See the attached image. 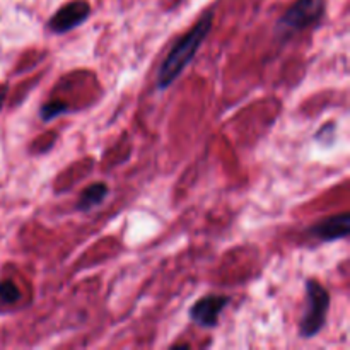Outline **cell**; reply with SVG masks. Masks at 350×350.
<instances>
[{"mask_svg":"<svg viewBox=\"0 0 350 350\" xmlns=\"http://www.w3.org/2000/svg\"><path fill=\"white\" fill-rule=\"evenodd\" d=\"M212 24H214V10H207L197 21V24L173 44L167 57L164 58L163 65L159 67V72H157V89L159 91H166L183 74L185 68L190 65L195 55L198 53L207 34L211 33Z\"/></svg>","mask_w":350,"mask_h":350,"instance_id":"6da1fadb","label":"cell"},{"mask_svg":"<svg viewBox=\"0 0 350 350\" xmlns=\"http://www.w3.org/2000/svg\"><path fill=\"white\" fill-rule=\"evenodd\" d=\"M327 12V0H296L282 14L275 26V34L282 40L317 26Z\"/></svg>","mask_w":350,"mask_h":350,"instance_id":"7a4b0ae2","label":"cell"},{"mask_svg":"<svg viewBox=\"0 0 350 350\" xmlns=\"http://www.w3.org/2000/svg\"><path fill=\"white\" fill-rule=\"evenodd\" d=\"M306 311L299 323V335L303 338H313L323 330L330 310V294L318 280H306Z\"/></svg>","mask_w":350,"mask_h":350,"instance_id":"3957f363","label":"cell"},{"mask_svg":"<svg viewBox=\"0 0 350 350\" xmlns=\"http://www.w3.org/2000/svg\"><path fill=\"white\" fill-rule=\"evenodd\" d=\"M91 16V7L85 0H72L62 5L48 21V29L55 34H64L75 29Z\"/></svg>","mask_w":350,"mask_h":350,"instance_id":"277c9868","label":"cell"},{"mask_svg":"<svg viewBox=\"0 0 350 350\" xmlns=\"http://www.w3.org/2000/svg\"><path fill=\"white\" fill-rule=\"evenodd\" d=\"M229 304V297L226 296H208L198 299L190 308V320L195 321L202 328H215L219 325L222 310Z\"/></svg>","mask_w":350,"mask_h":350,"instance_id":"5b68a950","label":"cell"},{"mask_svg":"<svg viewBox=\"0 0 350 350\" xmlns=\"http://www.w3.org/2000/svg\"><path fill=\"white\" fill-rule=\"evenodd\" d=\"M311 234L323 243L338 241V239L349 238L350 234V214L349 212H342V214L330 215V217L323 219V221L317 222L311 228Z\"/></svg>","mask_w":350,"mask_h":350,"instance_id":"8992f818","label":"cell"},{"mask_svg":"<svg viewBox=\"0 0 350 350\" xmlns=\"http://www.w3.org/2000/svg\"><path fill=\"white\" fill-rule=\"evenodd\" d=\"M109 188L106 183H92L89 185L85 190H82L81 197L77 202V211L79 212H89L101 205L105 198L108 197Z\"/></svg>","mask_w":350,"mask_h":350,"instance_id":"52a82bcc","label":"cell"},{"mask_svg":"<svg viewBox=\"0 0 350 350\" xmlns=\"http://www.w3.org/2000/svg\"><path fill=\"white\" fill-rule=\"evenodd\" d=\"M64 113H68V105L64 101H50L44 103L40 108V118L43 122H51V120L58 118Z\"/></svg>","mask_w":350,"mask_h":350,"instance_id":"ba28073f","label":"cell"},{"mask_svg":"<svg viewBox=\"0 0 350 350\" xmlns=\"http://www.w3.org/2000/svg\"><path fill=\"white\" fill-rule=\"evenodd\" d=\"M21 297V293L19 289H17L16 284H12L10 280H3V282H0V299L3 301V303H16L17 299Z\"/></svg>","mask_w":350,"mask_h":350,"instance_id":"9c48e42d","label":"cell"}]
</instances>
